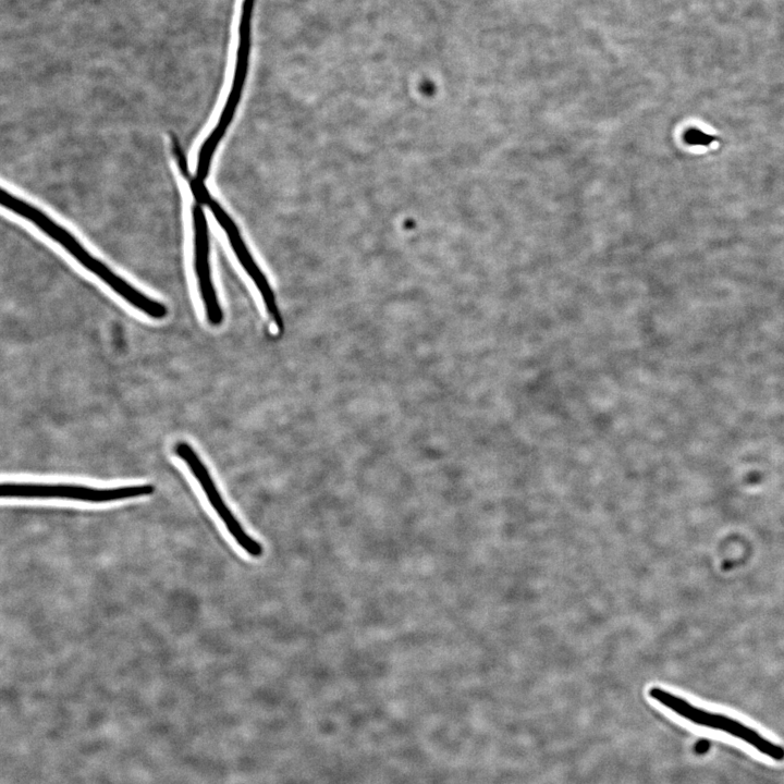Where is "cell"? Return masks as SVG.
Here are the masks:
<instances>
[{
	"instance_id": "1",
	"label": "cell",
	"mask_w": 784,
	"mask_h": 784,
	"mask_svg": "<svg viewBox=\"0 0 784 784\" xmlns=\"http://www.w3.org/2000/svg\"><path fill=\"white\" fill-rule=\"evenodd\" d=\"M1 205L37 225L47 235L62 245L79 264L99 277L133 307L152 319L159 320L167 316L168 309L162 303L155 301L136 290L124 279L114 273L109 267L93 257L72 234L51 220L38 208L12 195L4 188L1 191Z\"/></svg>"
},
{
	"instance_id": "2",
	"label": "cell",
	"mask_w": 784,
	"mask_h": 784,
	"mask_svg": "<svg viewBox=\"0 0 784 784\" xmlns=\"http://www.w3.org/2000/svg\"><path fill=\"white\" fill-rule=\"evenodd\" d=\"M255 0H243L240 22H238V44L236 50L235 68L229 96L221 111L218 123L212 132L203 143L198 152L196 176L195 179L204 182L207 177L213 154L220 140L224 136L229 125L235 114L236 108L241 100L248 73L249 52H250V33L252 16L254 12Z\"/></svg>"
},
{
	"instance_id": "3",
	"label": "cell",
	"mask_w": 784,
	"mask_h": 784,
	"mask_svg": "<svg viewBox=\"0 0 784 784\" xmlns=\"http://www.w3.org/2000/svg\"><path fill=\"white\" fill-rule=\"evenodd\" d=\"M651 699L673 711L678 716L699 726L722 731L752 746L762 755L775 761L784 760V748L764 738L754 728L721 713L703 710L660 687L648 690Z\"/></svg>"
},
{
	"instance_id": "4",
	"label": "cell",
	"mask_w": 784,
	"mask_h": 784,
	"mask_svg": "<svg viewBox=\"0 0 784 784\" xmlns=\"http://www.w3.org/2000/svg\"><path fill=\"white\" fill-rule=\"evenodd\" d=\"M189 186L194 198L196 199V203L206 205L212 212L218 223L226 233V236L238 261L241 262L248 277L253 280L259 294L261 295L269 319L274 323L279 331H282L283 319L277 304L275 294L266 274L262 272V270L259 268L252 254L249 253L236 224L229 216V213L222 208V206L211 196L204 182H200L196 179H191Z\"/></svg>"
},
{
	"instance_id": "5",
	"label": "cell",
	"mask_w": 784,
	"mask_h": 784,
	"mask_svg": "<svg viewBox=\"0 0 784 784\" xmlns=\"http://www.w3.org/2000/svg\"><path fill=\"white\" fill-rule=\"evenodd\" d=\"M152 485H133L115 488H94L69 483L5 482L1 485L2 498L65 499L91 503H106L152 494Z\"/></svg>"
},
{
	"instance_id": "6",
	"label": "cell",
	"mask_w": 784,
	"mask_h": 784,
	"mask_svg": "<svg viewBox=\"0 0 784 784\" xmlns=\"http://www.w3.org/2000/svg\"><path fill=\"white\" fill-rule=\"evenodd\" d=\"M174 453L186 464L189 471L198 481L210 505L238 547L249 556L259 559L264 554L262 546L245 531L238 519L234 516L224 502L208 468L194 448L185 441H179L174 446Z\"/></svg>"
},
{
	"instance_id": "7",
	"label": "cell",
	"mask_w": 784,
	"mask_h": 784,
	"mask_svg": "<svg viewBox=\"0 0 784 784\" xmlns=\"http://www.w3.org/2000/svg\"><path fill=\"white\" fill-rule=\"evenodd\" d=\"M201 206V204L196 203L192 209L195 243V273L206 318L211 326L218 327L223 321V311L211 278L208 225Z\"/></svg>"
},
{
	"instance_id": "8",
	"label": "cell",
	"mask_w": 784,
	"mask_h": 784,
	"mask_svg": "<svg viewBox=\"0 0 784 784\" xmlns=\"http://www.w3.org/2000/svg\"><path fill=\"white\" fill-rule=\"evenodd\" d=\"M683 140L689 146L707 147L718 142L719 137L708 134L698 127L690 126L683 133Z\"/></svg>"
},
{
	"instance_id": "9",
	"label": "cell",
	"mask_w": 784,
	"mask_h": 784,
	"mask_svg": "<svg viewBox=\"0 0 784 784\" xmlns=\"http://www.w3.org/2000/svg\"><path fill=\"white\" fill-rule=\"evenodd\" d=\"M172 148H173V152H174V156L176 157L177 166H179L182 174H184L188 180H191L185 155L180 146V143L176 140V138L175 139L173 138V140H172Z\"/></svg>"
},
{
	"instance_id": "10",
	"label": "cell",
	"mask_w": 784,
	"mask_h": 784,
	"mask_svg": "<svg viewBox=\"0 0 784 784\" xmlns=\"http://www.w3.org/2000/svg\"><path fill=\"white\" fill-rule=\"evenodd\" d=\"M710 747V742L708 739H700L695 745V752L698 755H702L706 751H708Z\"/></svg>"
}]
</instances>
